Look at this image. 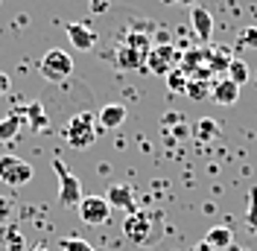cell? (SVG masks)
<instances>
[{"label": "cell", "instance_id": "cell-1", "mask_svg": "<svg viewBox=\"0 0 257 251\" xmlns=\"http://www.w3.org/2000/svg\"><path fill=\"white\" fill-rule=\"evenodd\" d=\"M96 120L91 111H79V114H73L62 129V138L64 143H70L73 149H88V146H94L96 143Z\"/></svg>", "mask_w": 257, "mask_h": 251}, {"label": "cell", "instance_id": "cell-2", "mask_svg": "<svg viewBox=\"0 0 257 251\" xmlns=\"http://www.w3.org/2000/svg\"><path fill=\"white\" fill-rule=\"evenodd\" d=\"M38 73L47 79V82L59 85L64 79H70V73H73V59L64 50H47L44 59L38 62Z\"/></svg>", "mask_w": 257, "mask_h": 251}, {"label": "cell", "instance_id": "cell-3", "mask_svg": "<svg viewBox=\"0 0 257 251\" xmlns=\"http://www.w3.org/2000/svg\"><path fill=\"white\" fill-rule=\"evenodd\" d=\"M53 170L59 175V204H62V207H76V204L82 202L79 178L67 170V164H64L62 158H53Z\"/></svg>", "mask_w": 257, "mask_h": 251}, {"label": "cell", "instance_id": "cell-4", "mask_svg": "<svg viewBox=\"0 0 257 251\" xmlns=\"http://www.w3.org/2000/svg\"><path fill=\"white\" fill-rule=\"evenodd\" d=\"M158 219L155 213H149V210H132L123 222V236H126L128 242H135V245H144L152 239V222Z\"/></svg>", "mask_w": 257, "mask_h": 251}, {"label": "cell", "instance_id": "cell-5", "mask_svg": "<svg viewBox=\"0 0 257 251\" xmlns=\"http://www.w3.org/2000/svg\"><path fill=\"white\" fill-rule=\"evenodd\" d=\"M32 164L15 155H0V181L6 187H24L32 181Z\"/></svg>", "mask_w": 257, "mask_h": 251}, {"label": "cell", "instance_id": "cell-6", "mask_svg": "<svg viewBox=\"0 0 257 251\" xmlns=\"http://www.w3.org/2000/svg\"><path fill=\"white\" fill-rule=\"evenodd\" d=\"M76 213H79V219L88 228H96V225H105L108 222L111 204H108L105 196H82V202L76 204Z\"/></svg>", "mask_w": 257, "mask_h": 251}, {"label": "cell", "instance_id": "cell-7", "mask_svg": "<svg viewBox=\"0 0 257 251\" xmlns=\"http://www.w3.org/2000/svg\"><path fill=\"white\" fill-rule=\"evenodd\" d=\"M176 59L178 53L170 44H164V47H152L146 53V70L149 73H155V76H167L173 67H176Z\"/></svg>", "mask_w": 257, "mask_h": 251}, {"label": "cell", "instance_id": "cell-8", "mask_svg": "<svg viewBox=\"0 0 257 251\" xmlns=\"http://www.w3.org/2000/svg\"><path fill=\"white\" fill-rule=\"evenodd\" d=\"M126 114H128L126 105H120V102H108V105H102L99 114H96V126L114 132V129H120V126L126 123Z\"/></svg>", "mask_w": 257, "mask_h": 251}, {"label": "cell", "instance_id": "cell-9", "mask_svg": "<svg viewBox=\"0 0 257 251\" xmlns=\"http://www.w3.org/2000/svg\"><path fill=\"white\" fill-rule=\"evenodd\" d=\"M105 199H108V204H111V210L117 207V210H138V202H135V190L128 187V184H111L108 187V193H105Z\"/></svg>", "mask_w": 257, "mask_h": 251}, {"label": "cell", "instance_id": "cell-10", "mask_svg": "<svg viewBox=\"0 0 257 251\" xmlns=\"http://www.w3.org/2000/svg\"><path fill=\"white\" fill-rule=\"evenodd\" d=\"M64 32H67V41H70L76 50H82V53H85V50H94L96 35L88 30L85 24H67V30Z\"/></svg>", "mask_w": 257, "mask_h": 251}, {"label": "cell", "instance_id": "cell-11", "mask_svg": "<svg viewBox=\"0 0 257 251\" xmlns=\"http://www.w3.org/2000/svg\"><path fill=\"white\" fill-rule=\"evenodd\" d=\"M190 24H193V30H196V35H199L205 44L213 38V15H210L208 9H202V6H193Z\"/></svg>", "mask_w": 257, "mask_h": 251}, {"label": "cell", "instance_id": "cell-12", "mask_svg": "<svg viewBox=\"0 0 257 251\" xmlns=\"http://www.w3.org/2000/svg\"><path fill=\"white\" fill-rule=\"evenodd\" d=\"M210 96H213V102H219V105H234V102L240 99V85H234L231 79L225 76L210 88Z\"/></svg>", "mask_w": 257, "mask_h": 251}, {"label": "cell", "instance_id": "cell-13", "mask_svg": "<svg viewBox=\"0 0 257 251\" xmlns=\"http://www.w3.org/2000/svg\"><path fill=\"white\" fill-rule=\"evenodd\" d=\"M205 242L208 245H213L216 251H225L234 245V231L231 228H225V225H213L208 234H205Z\"/></svg>", "mask_w": 257, "mask_h": 251}, {"label": "cell", "instance_id": "cell-14", "mask_svg": "<svg viewBox=\"0 0 257 251\" xmlns=\"http://www.w3.org/2000/svg\"><path fill=\"white\" fill-rule=\"evenodd\" d=\"M21 129H24V120H21V114H9L6 120H0V143L15 141L18 135H21Z\"/></svg>", "mask_w": 257, "mask_h": 251}, {"label": "cell", "instance_id": "cell-15", "mask_svg": "<svg viewBox=\"0 0 257 251\" xmlns=\"http://www.w3.org/2000/svg\"><path fill=\"white\" fill-rule=\"evenodd\" d=\"M219 135V123L216 120H210V117H202V120H196V126H193V138L196 141H213Z\"/></svg>", "mask_w": 257, "mask_h": 251}, {"label": "cell", "instance_id": "cell-16", "mask_svg": "<svg viewBox=\"0 0 257 251\" xmlns=\"http://www.w3.org/2000/svg\"><path fill=\"white\" fill-rule=\"evenodd\" d=\"M225 73H228V79H231L234 85H240V88L248 82V76H251V73H248V64L242 62V59H237V56L231 59V64H228V70H225Z\"/></svg>", "mask_w": 257, "mask_h": 251}, {"label": "cell", "instance_id": "cell-17", "mask_svg": "<svg viewBox=\"0 0 257 251\" xmlns=\"http://www.w3.org/2000/svg\"><path fill=\"white\" fill-rule=\"evenodd\" d=\"M167 79H170V91H173V94H184V91H187V79L190 76H187L181 67H173V70L167 73Z\"/></svg>", "mask_w": 257, "mask_h": 251}, {"label": "cell", "instance_id": "cell-18", "mask_svg": "<svg viewBox=\"0 0 257 251\" xmlns=\"http://www.w3.org/2000/svg\"><path fill=\"white\" fill-rule=\"evenodd\" d=\"M0 239H6L9 251H21V245H24V236H21V231H15L12 225H0Z\"/></svg>", "mask_w": 257, "mask_h": 251}, {"label": "cell", "instance_id": "cell-19", "mask_svg": "<svg viewBox=\"0 0 257 251\" xmlns=\"http://www.w3.org/2000/svg\"><path fill=\"white\" fill-rule=\"evenodd\" d=\"M184 94L193 96V99H205V96H210V88H208V82H202V79H187V91Z\"/></svg>", "mask_w": 257, "mask_h": 251}, {"label": "cell", "instance_id": "cell-20", "mask_svg": "<svg viewBox=\"0 0 257 251\" xmlns=\"http://www.w3.org/2000/svg\"><path fill=\"white\" fill-rule=\"evenodd\" d=\"M59 245H62L64 251H94V245H91L88 239H79V236H64Z\"/></svg>", "mask_w": 257, "mask_h": 251}, {"label": "cell", "instance_id": "cell-21", "mask_svg": "<svg viewBox=\"0 0 257 251\" xmlns=\"http://www.w3.org/2000/svg\"><path fill=\"white\" fill-rule=\"evenodd\" d=\"M12 216H15V202L9 196H0V225H9Z\"/></svg>", "mask_w": 257, "mask_h": 251}, {"label": "cell", "instance_id": "cell-22", "mask_svg": "<svg viewBox=\"0 0 257 251\" xmlns=\"http://www.w3.org/2000/svg\"><path fill=\"white\" fill-rule=\"evenodd\" d=\"M245 222H248V228L257 231V190H251V196H248V210H245Z\"/></svg>", "mask_w": 257, "mask_h": 251}, {"label": "cell", "instance_id": "cell-23", "mask_svg": "<svg viewBox=\"0 0 257 251\" xmlns=\"http://www.w3.org/2000/svg\"><path fill=\"white\" fill-rule=\"evenodd\" d=\"M240 41L245 44V47H254L257 50V27H245V30L240 32Z\"/></svg>", "mask_w": 257, "mask_h": 251}, {"label": "cell", "instance_id": "cell-24", "mask_svg": "<svg viewBox=\"0 0 257 251\" xmlns=\"http://www.w3.org/2000/svg\"><path fill=\"white\" fill-rule=\"evenodd\" d=\"M30 117H32V126H35V129H41V126H44V117H41V105H38V102H32V105H30Z\"/></svg>", "mask_w": 257, "mask_h": 251}, {"label": "cell", "instance_id": "cell-25", "mask_svg": "<svg viewBox=\"0 0 257 251\" xmlns=\"http://www.w3.org/2000/svg\"><path fill=\"white\" fill-rule=\"evenodd\" d=\"M9 85H12V79L6 76V73H0V96L9 94Z\"/></svg>", "mask_w": 257, "mask_h": 251}, {"label": "cell", "instance_id": "cell-26", "mask_svg": "<svg viewBox=\"0 0 257 251\" xmlns=\"http://www.w3.org/2000/svg\"><path fill=\"white\" fill-rule=\"evenodd\" d=\"M193 251H216V248H213V245H208V242L202 239V242H199V245H196V248H193Z\"/></svg>", "mask_w": 257, "mask_h": 251}, {"label": "cell", "instance_id": "cell-27", "mask_svg": "<svg viewBox=\"0 0 257 251\" xmlns=\"http://www.w3.org/2000/svg\"><path fill=\"white\" fill-rule=\"evenodd\" d=\"M161 3H196V0H161Z\"/></svg>", "mask_w": 257, "mask_h": 251}, {"label": "cell", "instance_id": "cell-28", "mask_svg": "<svg viewBox=\"0 0 257 251\" xmlns=\"http://www.w3.org/2000/svg\"><path fill=\"white\" fill-rule=\"evenodd\" d=\"M32 251H50V248H47V245H35Z\"/></svg>", "mask_w": 257, "mask_h": 251}]
</instances>
